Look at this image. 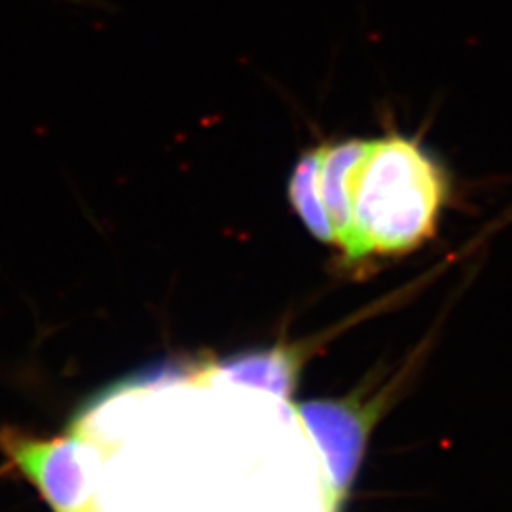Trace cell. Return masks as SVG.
<instances>
[{
	"label": "cell",
	"mask_w": 512,
	"mask_h": 512,
	"mask_svg": "<svg viewBox=\"0 0 512 512\" xmlns=\"http://www.w3.org/2000/svg\"><path fill=\"white\" fill-rule=\"evenodd\" d=\"M384 397L311 401L298 404L296 414L304 421L327 465V509L338 511L357 475L365 454L366 439L380 418Z\"/></svg>",
	"instance_id": "2"
},
{
	"label": "cell",
	"mask_w": 512,
	"mask_h": 512,
	"mask_svg": "<svg viewBox=\"0 0 512 512\" xmlns=\"http://www.w3.org/2000/svg\"><path fill=\"white\" fill-rule=\"evenodd\" d=\"M444 198V173L416 141H372L353 192V262L420 247L437 230Z\"/></svg>",
	"instance_id": "1"
},
{
	"label": "cell",
	"mask_w": 512,
	"mask_h": 512,
	"mask_svg": "<svg viewBox=\"0 0 512 512\" xmlns=\"http://www.w3.org/2000/svg\"><path fill=\"white\" fill-rule=\"evenodd\" d=\"M0 448L27 476L55 512L88 511V486L82 467V442L38 440L14 431H0Z\"/></svg>",
	"instance_id": "3"
},
{
	"label": "cell",
	"mask_w": 512,
	"mask_h": 512,
	"mask_svg": "<svg viewBox=\"0 0 512 512\" xmlns=\"http://www.w3.org/2000/svg\"><path fill=\"white\" fill-rule=\"evenodd\" d=\"M321 160H323V147L313 148L300 158L291 177L289 196L296 213L300 215V219L304 220L311 234L325 243L336 245L334 228L330 224L329 213L321 200V190H319Z\"/></svg>",
	"instance_id": "6"
},
{
	"label": "cell",
	"mask_w": 512,
	"mask_h": 512,
	"mask_svg": "<svg viewBox=\"0 0 512 512\" xmlns=\"http://www.w3.org/2000/svg\"><path fill=\"white\" fill-rule=\"evenodd\" d=\"M372 141H344L334 147H323V160L319 169L321 200L329 213L334 228L336 245L346 253L349 262L355 255L353 232V192L361 165L370 154Z\"/></svg>",
	"instance_id": "4"
},
{
	"label": "cell",
	"mask_w": 512,
	"mask_h": 512,
	"mask_svg": "<svg viewBox=\"0 0 512 512\" xmlns=\"http://www.w3.org/2000/svg\"><path fill=\"white\" fill-rule=\"evenodd\" d=\"M302 363V349L272 348L230 357L217 370L234 382L262 387L287 399L293 395Z\"/></svg>",
	"instance_id": "5"
}]
</instances>
